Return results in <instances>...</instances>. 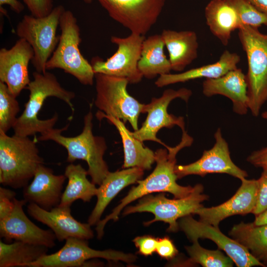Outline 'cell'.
Returning <instances> with one entry per match:
<instances>
[{
    "mask_svg": "<svg viewBox=\"0 0 267 267\" xmlns=\"http://www.w3.org/2000/svg\"><path fill=\"white\" fill-rule=\"evenodd\" d=\"M48 248L23 242L0 241V267H26L47 254Z\"/></svg>",
    "mask_w": 267,
    "mask_h": 267,
    "instance_id": "obj_30",
    "label": "cell"
},
{
    "mask_svg": "<svg viewBox=\"0 0 267 267\" xmlns=\"http://www.w3.org/2000/svg\"><path fill=\"white\" fill-rule=\"evenodd\" d=\"M205 17L211 33L224 46L231 33L241 26L235 9L228 0H211L205 8Z\"/></svg>",
    "mask_w": 267,
    "mask_h": 267,
    "instance_id": "obj_25",
    "label": "cell"
},
{
    "mask_svg": "<svg viewBox=\"0 0 267 267\" xmlns=\"http://www.w3.org/2000/svg\"><path fill=\"white\" fill-rule=\"evenodd\" d=\"M253 223L255 225L267 224V209L260 215L255 216Z\"/></svg>",
    "mask_w": 267,
    "mask_h": 267,
    "instance_id": "obj_42",
    "label": "cell"
},
{
    "mask_svg": "<svg viewBox=\"0 0 267 267\" xmlns=\"http://www.w3.org/2000/svg\"><path fill=\"white\" fill-rule=\"evenodd\" d=\"M58 251L46 254L26 267H79L92 259L102 258L108 261H123L127 264L134 262L137 257L133 254L112 249L97 250L89 246L88 240L70 237Z\"/></svg>",
    "mask_w": 267,
    "mask_h": 267,
    "instance_id": "obj_11",
    "label": "cell"
},
{
    "mask_svg": "<svg viewBox=\"0 0 267 267\" xmlns=\"http://www.w3.org/2000/svg\"><path fill=\"white\" fill-rule=\"evenodd\" d=\"M64 175H56L43 164L38 168L31 183L25 187L23 198L27 202L50 210L58 206L62 195Z\"/></svg>",
    "mask_w": 267,
    "mask_h": 267,
    "instance_id": "obj_20",
    "label": "cell"
},
{
    "mask_svg": "<svg viewBox=\"0 0 267 267\" xmlns=\"http://www.w3.org/2000/svg\"><path fill=\"white\" fill-rule=\"evenodd\" d=\"M84 2L86 3H90L93 0H83Z\"/></svg>",
    "mask_w": 267,
    "mask_h": 267,
    "instance_id": "obj_44",
    "label": "cell"
},
{
    "mask_svg": "<svg viewBox=\"0 0 267 267\" xmlns=\"http://www.w3.org/2000/svg\"><path fill=\"white\" fill-rule=\"evenodd\" d=\"M65 10L63 5H58L44 17L25 15L17 25L16 35L25 39L33 48L31 63L37 72L44 73L46 71V63L59 42L57 30Z\"/></svg>",
    "mask_w": 267,
    "mask_h": 267,
    "instance_id": "obj_8",
    "label": "cell"
},
{
    "mask_svg": "<svg viewBox=\"0 0 267 267\" xmlns=\"http://www.w3.org/2000/svg\"><path fill=\"white\" fill-rule=\"evenodd\" d=\"M156 252L161 257L172 259L178 254V250L173 242L168 237L158 238Z\"/></svg>",
    "mask_w": 267,
    "mask_h": 267,
    "instance_id": "obj_38",
    "label": "cell"
},
{
    "mask_svg": "<svg viewBox=\"0 0 267 267\" xmlns=\"http://www.w3.org/2000/svg\"><path fill=\"white\" fill-rule=\"evenodd\" d=\"M259 11L267 15V0H247Z\"/></svg>",
    "mask_w": 267,
    "mask_h": 267,
    "instance_id": "obj_41",
    "label": "cell"
},
{
    "mask_svg": "<svg viewBox=\"0 0 267 267\" xmlns=\"http://www.w3.org/2000/svg\"><path fill=\"white\" fill-rule=\"evenodd\" d=\"M25 199H14V207L11 213L0 220V236L6 243L12 240L44 246L48 248L55 245L56 236L51 230L42 229L26 215L23 206Z\"/></svg>",
    "mask_w": 267,
    "mask_h": 267,
    "instance_id": "obj_16",
    "label": "cell"
},
{
    "mask_svg": "<svg viewBox=\"0 0 267 267\" xmlns=\"http://www.w3.org/2000/svg\"><path fill=\"white\" fill-rule=\"evenodd\" d=\"M228 234L266 266L267 263V224L255 225L253 222H241L234 225Z\"/></svg>",
    "mask_w": 267,
    "mask_h": 267,
    "instance_id": "obj_29",
    "label": "cell"
},
{
    "mask_svg": "<svg viewBox=\"0 0 267 267\" xmlns=\"http://www.w3.org/2000/svg\"><path fill=\"white\" fill-rule=\"evenodd\" d=\"M144 170L138 167L126 168L114 172H109L97 188V201L88 220L91 226L96 225L112 200L127 186L140 179Z\"/></svg>",
    "mask_w": 267,
    "mask_h": 267,
    "instance_id": "obj_22",
    "label": "cell"
},
{
    "mask_svg": "<svg viewBox=\"0 0 267 267\" xmlns=\"http://www.w3.org/2000/svg\"><path fill=\"white\" fill-rule=\"evenodd\" d=\"M192 245L185 247L189 256L185 261L186 265L199 264L203 267H232L234 262L227 255L225 256L221 250H213L204 248L200 246L198 240L192 242Z\"/></svg>",
    "mask_w": 267,
    "mask_h": 267,
    "instance_id": "obj_31",
    "label": "cell"
},
{
    "mask_svg": "<svg viewBox=\"0 0 267 267\" xmlns=\"http://www.w3.org/2000/svg\"><path fill=\"white\" fill-rule=\"evenodd\" d=\"M247 161L256 167L267 169V146L253 151Z\"/></svg>",
    "mask_w": 267,
    "mask_h": 267,
    "instance_id": "obj_39",
    "label": "cell"
},
{
    "mask_svg": "<svg viewBox=\"0 0 267 267\" xmlns=\"http://www.w3.org/2000/svg\"><path fill=\"white\" fill-rule=\"evenodd\" d=\"M179 229L191 242L199 239H209L215 242L218 249L223 251L238 267L265 265L255 258L243 246L221 231L219 227L197 221L191 215L181 218L178 222Z\"/></svg>",
    "mask_w": 267,
    "mask_h": 267,
    "instance_id": "obj_14",
    "label": "cell"
},
{
    "mask_svg": "<svg viewBox=\"0 0 267 267\" xmlns=\"http://www.w3.org/2000/svg\"><path fill=\"white\" fill-rule=\"evenodd\" d=\"M258 192L256 206L252 214L258 216L267 209V169H263L258 179Z\"/></svg>",
    "mask_w": 267,
    "mask_h": 267,
    "instance_id": "obj_34",
    "label": "cell"
},
{
    "mask_svg": "<svg viewBox=\"0 0 267 267\" xmlns=\"http://www.w3.org/2000/svg\"><path fill=\"white\" fill-rule=\"evenodd\" d=\"M64 175L68 179V183L58 206L71 207L78 199L89 202L92 197L96 196L97 188L88 179V171L81 165L70 163L65 168Z\"/></svg>",
    "mask_w": 267,
    "mask_h": 267,
    "instance_id": "obj_28",
    "label": "cell"
},
{
    "mask_svg": "<svg viewBox=\"0 0 267 267\" xmlns=\"http://www.w3.org/2000/svg\"><path fill=\"white\" fill-rule=\"evenodd\" d=\"M27 212L34 219L49 227L59 242L70 237L89 240L94 236L91 225L75 220L71 215L70 207L57 206L46 210L29 203Z\"/></svg>",
    "mask_w": 267,
    "mask_h": 267,
    "instance_id": "obj_19",
    "label": "cell"
},
{
    "mask_svg": "<svg viewBox=\"0 0 267 267\" xmlns=\"http://www.w3.org/2000/svg\"><path fill=\"white\" fill-rule=\"evenodd\" d=\"M15 195L14 191L0 187V220L7 217L13 210Z\"/></svg>",
    "mask_w": 267,
    "mask_h": 267,
    "instance_id": "obj_36",
    "label": "cell"
},
{
    "mask_svg": "<svg viewBox=\"0 0 267 267\" xmlns=\"http://www.w3.org/2000/svg\"><path fill=\"white\" fill-rule=\"evenodd\" d=\"M109 16L132 33L144 36L157 22L166 0H97Z\"/></svg>",
    "mask_w": 267,
    "mask_h": 267,
    "instance_id": "obj_12",
    "label": "cell"
},
{
    "mask_svg": "<svg viewBox=\"0 0 267 267\" xmlns=\"http://www.w3.org/2000/svg\"><path fill=\"white\" fill-rule=\"evenodd\" d=\"M203 93L207 97L220 94L230 99L233 111L245 115L248 110V98L246 75L240 68H236L215 79H206L203 83Z\"/></svg>",
    "mask_w": 267,
    "mask_h": 267,
    "instance_id": "obj_21",
    "label": "cell"
},
{
    "mask_svg": "<svg viewBox=\"0 0 267 267\" xmlns=\"http://www.w3.org/2000/svg\"><path fill=\"white\" fill-rule=\"evenodd\" d=\"M182 132L181 141L178 145L173 147L167 146L166 149H158L155 152L156 166L152 173L144 179L137 180V185L132 187L112 212L96 224L98 239H100L103 237L107 222L110 220L117 221L121 211L137 199L154 192H165L173 194L175 198H181L192 192L194 186L178 184V178L175 172L178 153L182 148L190 146L193 141L185 130Z\"/></svg>",
    "mask_w": 267,
    "mask_h": 267,
    "instance_id": "obj_1",
    "label": "cell"
},
{
    "mask_svg": "<svg viewBox=\"0 0 267 267\" xmlns=\"http://www.w3.org/2000/svg\"><path fill=\"white\" fill-rule=\"evenodd\" d=\"M235 9L242 25L259 28L267 27V15L257 9L247 0H228Z\"/></svg>",
    "mask_w": 267,
    "mask_h": 267,
    "instance_id": "obj_33",
    "label": "cell"
},
{
    "mask_svg": "<svg viewBox=\"0 0 267 267\" xmlns=\"http://www.w3.org/2000/svg\"><path fill=\"white\" fill-rule=\"evenodd\" d=\"M91 108L84 117L82 133L74 137H67L61 133L69 124L62 129L52 128L42 134L39 141L51 140L63 146L67 151V161L73 163L77 160L85 161L88 165V173L95 184L100 185L109 173L108 167L103 159L107 149L104 138L94 136L92 133V113Z\"/></svg>",
    "mask_w": 267,
    "mask_h": 267,
    "instance_id": "obj_3",
    "label": "cell"
},
{
    "mask_svg": "<svg viewBox=\"0 0 267 267\" xmlns=\"http://www.w3.org/2000/svg\"><path fill=\"white\" fill-rule=\"evenodd\" d=\"M262 117H263V118L267 120V111L262 113Z\"/></svg>",
    "mask_w": 267,
    "mask_h": 267,
    "instance_id": "obj_43",
    "label": "cell"
},
{
    "mask_svg": "<svg viewBox=\"0 0 267 267\" xmlns=\"http://www.w3.org/2000/svg\"><path fill=\"white\" fill-rule=\"evenodd\" d=\"M165 44L161 34L151 35L143 42L138 68L143 77L153 79L157 75L170 73L169 58L164 51Z\"/></svg>",
    "mask_w": 267,
    "mask_h": 267,
    "instance_id": "obj_27",
    "label": "cell"
},
{
    "mask_svg": "<svg viewBox=\"0 0 267 267\" xmlns=\"http://www.w3.org/2000/svg\"><path fill=\"white\" fill-rule=\"evenodd\" d=\"M20 111L19 104L7 86L0 81V131L5 133L12 128Z\"/></svg>",
    "mask_w": 267,
    "mask_h": 267,
    "instance_id": "obj_32",
    "label": "cell"
},
{
    "mask_svg": "<svg viewBox=\"0 0 267 267\" xmlns=\"http://www.w3.org/2000/svg\"><path fill=\"white\" fill-rule=\"evenodd\" d=\"M32 75L33 80L26 88L29 91V99L12 128L16 135L29 136L37 133L42 134L53 128L58 118L57 114L46 120L38 117L44 101L49 97H55L64 101L73 111L74 110L72 100L75 98V93L63 88L53 74L35 71Z\"/></svg>",
    "mask_w": 267,
    "mask_h": 267,
    "instance_id": "obj_2",
    "label": "cell"
},
{
    "mask_svg": "<svg viewBox=\"0 0 267 267\" xmlns=\"http://www.w3.org/2000/svg\"><path fill=\"white\" fill-rule=\"evenodd\" d=\"M238 38L246 53V74L249 109L257 117L267 100V34L258 28L242 25Z\"/></svg>",
    "mask_w": 267,
    "mask_h": 267,
    "instance_id": "obj_5",
    "label": "cell"
},
{
    "mask_svg": "<svg viewBox=\"0 0 267 267\" xmlns=\"http://www.w3.org/2000/svg\"><path fill=\"white\" fill-rule=\"evenodd\" d=\"M144 36L131 33L127 37L112 36L111 42L117 46L116 51L107 60L96 56L90 63L94 74L123 78L129 83L140 82L143 77L138 68Z\"/></svg>",
    "mask_w": 267,
    "mask_h": 267,
    "instance_id": "obj_10",
    "label": "cell"
},
{
    "mask_svg": "<svg viewBox=\"0 0 267 267\" xmlns=\"http://www.w3.org/2000/svg\"><path fill=\"white\" fill-rule=\"evenodd\" d=\"M240 61V57L237 53L225 50L219 59L215 63L192 68L180 73H169L161 75L155 84L157 87L162 88L169 85L197 79L217 78L237 68Z\"/></svg>",
    "mask_w": 267,
    "mask_h": 267,
    "instance_id": "obj_24",
    "label": "cell"
},
{
    "mask_svg": "<svg viewBox=\"0 0 267 267\" xmlns=\"http://www.w3.org/2000/svg\"><path fill=\"white\" fill-rule=\"evenodd\" d=\"M8 5L10 9L17 14L21 13L25 8L24 5L18 0H0V6Z\"/></svg>",
    "mask_w": 267,
    "mask_h": 267,
    "instance_id": "obj_40",
    "label": "cell"
},
{
    "mask_svg": "<svg viewBox=\"0 0 267 267\" xmlns=\"http://www.w3.org/2000/svg\"><path fill=\"white\" fill-rule=\"evenodd\" d=\"M96 117L101 120L105 118L113 124L118 130L121 137L124 153V169L138 167L143 170L151 169L155 162V152L142 145V142L134 137L121 120L107 115L98 111Z\"/></svg>",
    "mask_w": 267,
    "mask_h": 267,
    "instance_id": "obj_26",
    "label": "cell"
},
{
    "mask_svg": "<svg viewBox=\"0 0 267 267\" xmlns=\"http://www.w3.org/2000/svg\"><path fill=\"white\" fill-rule=\"evenodd\" d=\"M203 186L197 184L194 186L192 192L184 198L171 199L166 197L163 193L155 196L150 194L140 198L136 205L127 207L123 215L151 213L154 215V219L145 222L144 225L148 226L156 222H163L169 224L168 231L176 232L179 229L178 220L194 214L197 209L203 207L202 203L209 199V196L203 193Z\"/></svg>",
    "mask_w": 267,
    "mask_h": 267,
    "instance_id": "obj_7",
    "label": "cell"
},
{
    "mask_svg": "<svg viewBox=\"0 0 267 267\" xmlns=\"http://www.w3.org/2000/svg\"><path fill=\"white\" fill-rule=\"evenodd\" d=\"M266 267H267V263L266 264Z\"/></svg>",
    "mask_w": 267,
    "mask_h": 267,
    "instance_id": "obj_45",
    "label": "cell"
},
{
    "mask_svg": "<svg viewBox=\"0 0 267 267\" xmlns=\"http://www.w3.org/2000/svg\"><path fill=\"white\" fill-rule=\"evenodd\" d=\"M191 90L181 88L178 90L169 89H166L161 96L153 97L150 102L144 104L143 113H147L145 121L140 129L131 134L141 142L150 140L167 146L157 137L158 132L163 128H172L178 126L182 131L185 130V124L182 117H176L169 114L167 108L174 99L179 98L187 102L192 95Z\"/></svg>",
    "mask_w": 267,
    "mask_h": 267,
    "instance_id": "obj_13",
    "label": "cell"
},
{
    "mask_svg": "<svg viewBox=\"0 0 267 267\" xmlns=\"http://www.w3.org/2000/svg\"><path fill=\"white\" fill-rule=\"evenodd\" d=\"M161 35L169 52L172 70L182 71L197 58L199 44L194 31L164 29Z\"/></svg>",
    "mask_w": 267,
    "mask_h": 267,
    "instance_id": "obj_23",
    "label": "cell"
},
{
    "mask_svg": "<svg viewBox=\"0 0 267 267\" xmlns=\"http://www.w3.org/2000/svg\"><path fill=\"white\" fill-rule=\"evenodd\" d=\"M158 238L150 235L136 237L133 242L141 255H151L156 251Z\"/></svg>",
    "mask_w": 267,
    "mask_h": 267,
    "instance_id": "obj_37",
    "label": "cell"
},
{
    "mask_svg": "<svg viewBox=\"0 0 267 267\" xmlns=\"http://www.w3.org/2000/svg\"><path fill=\"white\" fill-rule=\"evenodd\" d=\"M61 34L57 47L46 64L47 70L60 69L71 75L84 85H92L95 74L81 53L80 29L73 12L65 10L59 22Z\"/></svg>",
    "mask_w": 267,
    "mask_h": 267,
    "instance_id": "obj_6",
    "label": "cell"
},
{
    "mask_svg": "<svg viewBox=\"0 0 267 267\" xmlns=\"http://www.w3.org/2000/svg\"><path fill=\"white\" fill-rule=\"evenodd\" d=\"M43 164L35 141L28 136H10L0 131L1 184L15 189L25 187Z\"/></svg>",
    "mask_w": 267,
    "mask_h": 267,
    "instance_id": "obj_4",
    "label": "cell"
},
{
    "mask_svg": "<svg viewBox=\"0 0 267 267\" xmlns=\"http://www.w3.org/2000/svg\"><path fill=\"white\" fill-rule=\"evenodd\" d=\"M215 143L209 150H204L196 161L185 165H176L178 178L195 175L202 177L209 174H226L240 180L248 177L247 173L232 161L228 144L223 137L220 128L214 134Z\"/></svg>",
    "mask_w": 267,
    "mask_h": 267,
    "instance_id": "obj_15",
    "label": "cell"
},
{
    "mask_svg": "<svg viewBox=\"0 0 267 267\" xmlns=\"http://www.w3.org/2000/svg\"><path fill=\"white\" fill-rule=\"evenodd\" d=\"M241 184L234 195L224 203L209 208L204 206L197 209L199 221L219 227L221 222L235 215L252 213L257 203L258 182L257 179H241Z\"/></svg>",
    "mask_w": 267,
    "mask_h": 267,
    "instance_id": "obj_18",
    "label": "cell"
},
{
    "mask_svg": "<svg viewBox=\"0 0 267 267\" xmlns=\"http://www.w3.org/2000/svg\"><path fill=\"white\" fill-rule=\"evenodd\" d=\"M31 14L37 17L48 15L53 8V0H22Z\"/></svg>",
    "mask_w": 267,
    "mask_h": 267,
    "instance_id": "obj_35",
    "label": "cell"
},
{
    "mask_svg": "<svg viewBox=\"0 0 267 267\" xmlns=\"http://www.w3.org/2000/svg\"><path fill=\"white\" fill-rule=\"evenodd\" d=\"M33 56L32 47L22 38H19L10 48L0 49V81L15 97L31 81L28 66Z\"/></svg>",
    "mask_w": 267,
    "mask_h": 267,
    "instance_id": "obj_17",
    "label": "cell"
},
{
    "mask_svg": "<svg viewBox=\"0 0 267 267\" xmlns=\"http://www.w3.org/2000/svg\"><path fill=\"white\" fill-rule=\"evenodd\" d=\"M96 97L94 104L105 114L129 122L134 130L138 129V119L143 113L141 104L129 94L128 81L123 78L95 74Z\"/></svg>",
    "mask_w": 267,
    "mask_h": 267,
    "instance_id": "obj_9",
    "label": "cell"
}]
</instances>
